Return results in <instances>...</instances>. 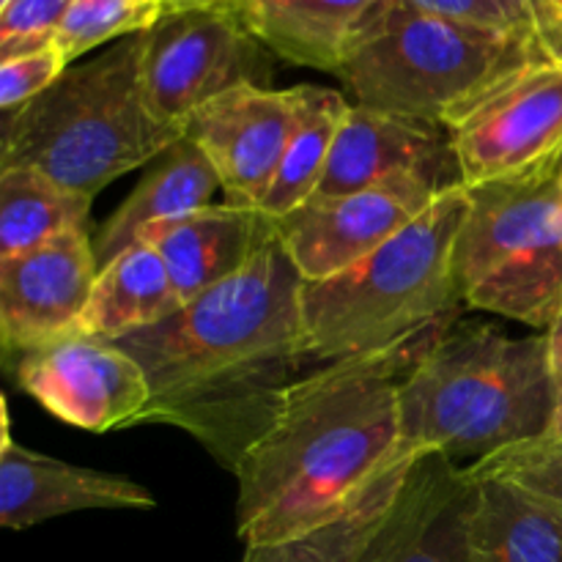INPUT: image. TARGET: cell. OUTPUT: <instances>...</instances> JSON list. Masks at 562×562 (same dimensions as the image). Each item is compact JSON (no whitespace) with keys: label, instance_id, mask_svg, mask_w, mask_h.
<instances>
[{"label":"cell","instance_id":"cell-1","mask_svg":"<svg viewBox=\"0 0 562 562\" xmlns=\"http://www.w3.org/2000/svg\"><path fill=\"white\" fill-rule=\"evenodd\" d=\"M302 274L274 234L236 278L115 340L151 387L135 426H173L236 472L311 362Z\"/></svg>","mask_w":562,"mask_h":562},{"label":"cell","instance_id":"cell-2","mask_svg":"<svg viewBox=\"0 0 562 562\" xmlns=\"http://www.w3.org/2000/svg\"><path fill=\"white\" fill-rule=\"evenodd\" d=\"M456 322L445 318L382 351L324 362L289 390L269 431L234 472L245 549L327 525L412 456L401 442V390Z\"/></svg>","mask_w":562,"mask_h":562},{"label":"cell","instance_id":"cell-3","mask_svg":"<svg viewBox=\"0 0 562 562\" xmlns=\"http://www.w3.org/2000/svg\"><path fill=\"white\" fill-rule=\"evenodd\" d=\"M558 379L547 335L514 338L494 324L456 322L401 390L404 453L470 464L549 434Z\"/></svg>","mask_w":562,"mask_h":562},{"label":"cell","instance_id":"cell-4","mask_svg":"<svg viewBox=\"0 0 562 562\" xmlns=\"http://www.w3.org/2000/svg\"><path fill=\"white\" fill-rule=\"evenodd\" d=\"M547 60L532 38L448 20L409 0H373L338 77L355 104L453 130L514 77Z\"/></svg>","mask_w":562,"mask_h":562},{"label":"cell","instance_id":"cell-5","mask_svg":"<svg viewBox=\"0 0 562 562\" xmlns=\"http://www.w3.org/2000/svg\"><path fill=\"white\" fill-rule=\"evenodd\" d=\"M140 55L143 33L119 38L5 113L0 168L27 165L93 201L110 181L179 143L184 130L159 121L148 104Z\"/></svg>","mask_w":562,"mask_h":562},{"label":"cell","instance_id":"cell-6","mask_svg":"<svg viewBox=\"0 0 562 562\" xmlns=\"http://www.w3.org/2000/svg\"><path fill=\"white\" fill-rule=\"evenodd\" d=\"M470 214V192H442L398 236L327 280H302V329L313 362H335L395 346L459 318L456 247Z\"/></svg>","mask_w":562,"mask_h":562},{"label":"cell","instance_id":"cell-7","mask_svg":"<svg viewBox=\"0 0 562 562\" xmlns=\"http://www.w3.org/2000/svg\"><path fill=\"white\" fill-rule=\"evenodd\" d=\"M470 214L456 247L461 296L547 333L562 311V190L558 170L467 187Z\"/></svg>","mask_w":562,"mask_h":562},{"label":"cell","instance_id":"cell-8","mask_svg":"<svg viewBox=\"0 0 562 562\" xmlns=\"http://www.w3.org/2000/svg\"><path fill=\"white\" fill-rule=\"evenodd\" d=\"M231 3L165 9L143 33V91L154 115L184 130L203 104L239 86H263L269 64Z\"/></svg>","mask_w":562,"mask_h":562},{"label":"cell","instance_id":"cell-9","mask_svg":"<svg viewBox=\"0 0 562 562\" xmlns=\"http://www.w3.org/2000/svg\"><path fill=\"white\" fill-rule=\"evenodd\" d=\"M464 187L558 170L562 157V66L538 64L477 104L450 130Z\"/></svg>","mask_w":562,"mask_h":562},{"label":"cell","instance_id":"cell-10","mask_svg":"<svg viewBox=\"0 0 562 562\" xmlns=\"http://www.w3.org/2000/svg\"><path fill=\"white\" fill-rule=\"evenodd\" d=\"M439 195L417 176H393L346 195L311 198L278 220V236L305 283L327 280L387 245Z\"/></svg>","mask_w":562,"mask_h":562},{"label":"cell","instance_id":"cell-11","mask_svg":"<svg viewBox=\"0 0 562 562\" xmlns=\"http://www.w3.org/2000/svg\"><path fill=\"white\" fill-rule=\"evenodd\" d=\"M16 382L49 415L93 434L135 426L151 398L140 362L86 333L22 355Z\"/></svg>","mask_w":562,"mask_h":562},{"label":"cell","instance_id":"cell-12","mask_svg":"<svg viewBox=\"0 0 562 562\" xmlns=\"http://www.w3.org/2000/svg\"><path fill=\"white\" fill-rule=\"evenodd\" d=\"M99 278L86 228L0 258V329L9 351H36L80 333Z\"/></svg>","mask_w":562,"mask_h":562},{"label":"cell","instance_id":"cell-13","mask_svg":"<svg viewBox=\"0 0 562 562\" xmlns=\"http://www.w3.org/2000/svg\"><path fill=\"white\" fill-rule=\"evenodd\" d=\"M296 115L300 86L285 91L239 86L190 115L184 137L206 154L228 203L258 209L278 173Z\"/></svg>","mask_w":562,"mask_h":562},{"label":"cell","instance_id":"cell-14","mask_svg":"<svg viewBox=\"0 0 562 562\" xmlns=\"http://www.w3.org/2000/svg\"><path fill=\"white\" fill-rule=\"evenodd\" d=\"M393 176H417L434 190L464 187L450 130L351 104L313 198L346 195Z\"/></svg>","mask_w":562,"mask_h":562},{"label":"cell","instance_id":"cell-15","mask_svg":"<svg viewBox=\"0 0 562 562\" xmlns=\"http://www.w3.org/2000/svg\"><path fill=\"white\" fill-rule=\"evenodd\" d=\"M157 499L132 477L66 464L36 453L3 431L0 450V525L27 530L77 510H151Z\"/></svg>","mask_w":562,"mask_h":562},{"label":"cell","instance_id":"cell-16","mask_svg":"<svg viewBox=\"0 0 562 562\" xmlns=\"http://www.w3.org/2000/svg\"><path fill=\"white\" fill-rule=\"evenodd\" d=\"M278 234V223L252 206L220 203L165 220L140 234L162 256L179 300L192 302L236 278Z\"/></svg>","mask_w":562,"mask_h":562},{"label":"cell","instance_id":"cell-17","mask_svg":"<svg viewBox=\"0 0 562 562\" xmlns=\"http://www.w3.org/2000/svg\"><path fill=\"white\" fill-rule=\"evenodd\" d=\"M467 481L470 562H562V508L516 483Z\"/></svg>","mask_w":562,"mask_h":562},{"label":"cell","instance_id":"cell-18","mask_svg":"<svg viewBox=\"0 0 562 562\" xmlns=\"http://www.w3.org/2000/svg\"><path fill=\"white\" fill-rule=\"evenodd\" d=\"M220 176L206 159V154L192 140L181 137L179 143L154 159V168L137 181L124 203L110 214L108 223L93 236L99 269L113 261L126 247L137 245L140 234L165 220L184 217L198 209L212 206Z\"/></svg>","mask_w":562,"mask_h":562},{"label":"cell","instance_id":"cell-19","mask_svg":"<svg viewBox=\"0 0 562 562\" xmlns=\"http://www.w3.org/2000/svg\"><path fill=\"white\" fill-rule=\"evenodd\" d=\"M373 0H231L247 31L280 58L338 75Z\"/></svg>","mask_w":562,"mask_h":562},{"label":"cell","instance_id":"cell-20","mask_svg":"<svg viewBox=\"0 0 562 562\" xmlns=\"http://www.w3.org/2000/svg\"><path fill=\"white\" fill-rule=\"evenodd\" d=\"M181 307L184 302L170 283L162 256L146 241H137L99 269L80 333L115 344L165 322Z\"/></svg>","mask_w":562,"mask_h":562},{"label":"cell","instance_id":"cell-21","mask_svg":"<svg viewBox=\"0 0 562 562\" xmlns=\"http://www.w3.org/2000/svg\"><path fill=\"white\" fill-rule=\"evenodd\" d=\"M417 461L420 456H404L333 521L289 541L247 547L241 562H360L393 514Z\"/></svg>","mask_w":562,"mask_h":562},{"label":"cell","instance_id":"cell-22","mask_svg":"<svg viewBox=\"0 0 562 562\" xmlns=\"http://www.w3.org/2000/svg\"><path fill=\"white\" fill-rule=\"evenodd\" d=\"M349 108V99L335 88L307 86V82L300 86L296 126L278 165V173H274L267 195L258 203V209L274 223L316 195L329 154H333L335 137H338Z\"/></svg>","mask_w":562,"mask_h":562},{"label":"cell","instance_id":"cell-23","mask_svg":"<svg viewBox=\"0 0 562 562\" xmlns=\"http://www.w3.org/2000/svg\"><path fill=\"white\" fill-rule=\"evenodd\" d=\"M91 198L66 190L27 165L0 168V258L86 228Z\"/></svg>","mask_w":562,"mask_h":562},{"label":"cell","instance_id":"cell-24","mask_svg":"<svg viewBox=\"0 0 562 562\" xmlns=\"http://www.w3.org/2000/svg\"><path fill=\"white\" fill-rule=\"evenodd\" d=\"M459 472L461 467L448 461L445 456H423L415 464V470H412L404 494L395 503L393 514L384 521L382 530L376 532V538L366 549L360 562H401L406 547L415 538V532L420 530L428 514L437 508L439 499L448 494V488L453 486Z\"/></svg>","mask_w":562,"mask_h":562},{"label":"cell","instance_id":"cell-25","mask_svg":"<svg viewBox=\"0 0 562 562\" xmlns=\"http://www.w3.org/2000/svg\"><path fill=\"white\" fill-rule=\"evenodd\" d=\"M162 11L165 0H75L55 31V47L71 66L102 44L146 33Z\"/></svg>","mask_w":562,"mask_h":562},{"label":"cell","instance_id":"cell-26","mask_svg":"<svg viewBox=\"0 0 562 562\" xmlns=\"http://www.w3.org/2000/svg\"><path fill=\"white\" fill-rule=\"evenodd\" d=\"M467 477L508 481L562 508V434H543L530 442L488 456L464 467Z\"/></svg>","mask_w":562,"mask_h":562},{"label":"cell","instance_id":"cell-27","mask_svg":"<svg viewBox=\"0 0 562 562\" xmlns=\"http://www.w3.org/2000/svg\"><path fill=\"white\" fill-rule=\"evenodd\" d=\"M467 497H470V481H467L464 467H461L456 483L439 499L437 508L428 514L420 530L415 532L401 562H470Z\"/></svg>","mask_w":562,"mask_h":562},{"label":"cell","instance_id":"cell-28","mask_svg":"<svg viewBox=\"0 0 562 562\" xmlns=\"http://www.w3.org/2000/svg\"><path fill=\"white\" fill-rule=\"evenodd\" d=\"M417 9L486 31L510 33L541 44L547 25L543 0H409ZM543 47V44H541Z\"/></svg>","mask_w":562,"mask_h":562},{"label":"cell","instance_id":"cell-29","mask_svg":"<svg viewBox=\"0 0 562 562\" xmlns=\"http://www.w3.org/2000/svg\"><path fill=\"white\" fill-rule=\"evenodd\" d=\"M71 3L75 0H9L0 5V60L53 44Z\"/></svg>","mask_w":562,"mask_h":562},{"label":"cell","instance_id":"cell-30","mask_svg":"<svg viewBox=\"0 0 562 562\" xmlns=\"http://www.w3.org/2000/svg\"><path fill=\"white\" fill-rule=\"evenodd\" d=\"M66 69H69V60L55 47V42L42 49H33V53L0 60V108L3 113L25 108L27 102L42 97L49 86L58 82Z\"/></svg>","mask_w":562,"mask_h":562},{"label":"cell","instance_id":"cell-31","mask_svg":"<svg viewBox=\"0 0 562 562\" xmlns=\"http://www.w3.org/2000/svg\"><path fill=\"white\" fill-rule=\"evenodd\" d=\"M547 5V25H543V53L549 60L562 66V0H543Z\"/></svg>","mask_w":562,"mask_h":562},{"label":"cell","instance_id":"cell-32","mask_svg":"<svg viewBox=\"0 0 562 562\" xmlns=\"http://www.w3.org/2000/svg\"><path fill=\"white\" fill-rule=\"evenodd\" d=\"M543 335H547L549 362H552V373H554V379H558V387H560V382H562V311L552 322V327H549Z\"/></svg>","mask_w":562,"mask_h":562},{"label":"cell","instance_id":"cell-33","mask_svg":"<svg viewBox=\"0 0 562 562\" xmlns=\"http://www.w3.org/2000/svg\"><path fill=\"white\" fill-rule=\"evenodd\" d=\"M231 0H165V9H190V5H217Z\"/></svg>","mask_w":562,"mask_h":562},{"label":"cell","instance_id":"cell-34","mask_svg":"<svg viewBox=\"0 0 562 562\" xmlns=\"http://www.w3.org/2000/svg\"><path fill=\"white\" fill-rule=\"evenodd\" d=\"M549 434H562V382L558 387V409H554V420H552V428H549Z\"/></svg>","mask_w":562,"mask_h":562},{"label":"cell","instance_id":"cell-35","mask_svg":"<svg viewBox=\"0 0 562 562\" xmlns=\"http://www.w3.org/2000/svg\"><path fill=\"white\" fill-rule=\"evenodd\" d=\"M558 181H560V190H562V157H560V165H558Z\"/></svg>","mask_w":562,"mask_h":562},{"label":"cell","instance_id":"cell-36","mask_svg":"<svg viewBox=\"0 0 562 562\" xmlns=\"http://www.w3.org/2000/svg\"><path fill=\"white\" fill-rule=\"evenodd\" d=\"M5 3H9V0H0V5H5Z\"/></svg>","mask_w":562,"mask_h":562}]
</instances>
